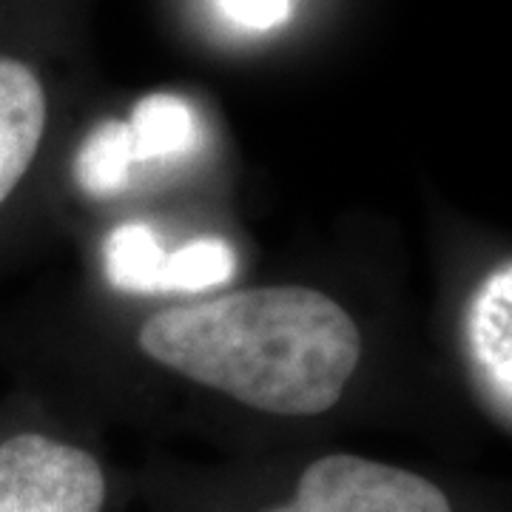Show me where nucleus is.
I'll return each instance as SVG.
<instances>
[{"label": "nucleus", "instance_id": "obj_1", "mask_svg": "<svg viewBox=\"0 0 512 512\" xmlns=\"http://www.w3.org/2000/svg\"><path fill=\"white\" fill-rule=\"evenodd\" d=\"M140 348L157 365L274 416H319L342 399L362 333L328 293L268 285L148 316Z\"/></svg>", "mask_w": 512, "mask_h": 512}, {"label": "nucleus", "instance_id": "obj_2", "mask_svg": "<svg viewBox=\"0 0 512 512\" xmlns=\"http://www.w3.org/2000/svg\"><path fill=\"white\" fill-rule=\"evenodd\" d=\"M254 512H461L439 481L353 453L313 458L291 487Z\"/></svg>", "mask_w": 512, "mask_h": 512}, {"label": "nucleus", "instance_id": "obj_3", "mask_svg": "<svg viewBox=\"0 0 512 512\" xmlns=\"http://www.w3.org/2000/svg\"><path fill=\"white\" fill-rule=\"evenodd\" d=\"M109 481L86 447L20 427L0 433V512H106Z\"/></svg>", "mask_w": 512, "mask_h": 512}, {"label": "nucleus", "instance_id": "obj_4", "mask_svg": "<svg viewBox=\"0 0 512 512\" xmlns=\"http://www.w3.org/2000/svg\"><path fill=\"white\" fill-rule=\"evenodd\" d=\"M49 128V97L32 63L0 52V217L35 171Z\"/></svg>", "mask_w": 512, "mask_h": 512}, {"label": "nucleus", "instance_id": "obj_5", "mask_svg": "<svg viewBox=\"0 0 512 512\" xmlns=\"http://www.w3.org/2000/svg\"><path fill=\"white\" fill-rule=\"evenodd\" d=\"M464 350L481 393L512 424V259L484 276L470 296Z\"/></svg>", "mask_w": 512, "mask_h": 512}, {"label": "nucleus", "instance_id": "obj_6", "mask_svg": "<svg viewBox=\"0 0 512 512\" xmlns=\"http://www.w3.org/2000/svg\"><path fill=\"white\" fill-rule=\"evenodd\" d=\"M131 143L134 157L140 160H160L185 154L197 140V120L194 111L177 94H148L137 103L131 114Z\"/></svg>", "mask_w": 512, "mask_h": 512}, {"label": "nucleus", "instance_id": "obj_7", "mask_svg": "<svg viewBox=\"0 0 512 512\" xmlns=\"http://www.w3.org/2000/svg\"><path fill=\"white\" fill-rule=\"evenodd\" d=\"M165 251L160 248L151 228L126 222L114 228L103 245V265L114 288L128 293L163 291Z\"/></svg>", "mask_w": 512, "mask_h": 512}, {"label": "nucleus", "instance_id": "obj_8", "mask_svg": "<svg viewBox=\"0 0 512 512\" xmlns=\"http://www.w3.org/2000/svg\"><path fill=\"white\" fill-rule=\"evenodd\" d=\"M134 163L137 157H134L128 123L109 120L94 128L89 140L80 146L74 160V177L86 194L103 197L126 185L128 171Z\"/></svg>", "mask_w": 512, "mask_h": 512}, {"label": "nucleus", "instance_id": "obj_9", "mask_svg": "<svg viewBox=\"0 0 512 512\" xmlns=\"http://www.w3.org/2000/svg\"><path fill=\"white\" fill-rule=\"evenodd\" d=\"M234 248L220 237H200L165 256L163 291L197 293L217 288L234 274Z\"/></svg>", "mask_w": 512, "mask_h": 512}, {"label": "nucleus", "instance_id": "obj_10", "mask_svg": "<svg viewBox=\"0 0 512 512\" xmlns=\"http://www.w3.org/2000/svg\"><path fill=\"white\" fill-rule=\"evenodd\" d=\"M222 12L239 26L248 29H271L288 18L291 0H220Z\"/></svg>", "mask_w": 512, "mask_h": 512}]
</instances>
